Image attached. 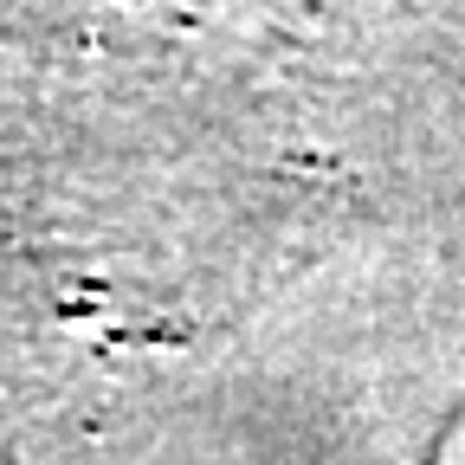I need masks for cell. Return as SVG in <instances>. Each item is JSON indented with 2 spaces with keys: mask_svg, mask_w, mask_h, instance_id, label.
I'll return each mask as SVG.
<instances>
[{
  "mask_svg": "<svg viewBox=\"0 0 465 465\" xmlns=\"http://www.w3.org/2000/svg\"><path fill=\"white\" fill-rule=\"evenodd\" d=\"M440 465H465V427H459V433H452V446H446V452H440Z\"/></svg>",
  "mask_w": 465,
  "mask_h": 465,
  "instance_id": "obj_1",
  "label": "cell"
}]
</instances>
